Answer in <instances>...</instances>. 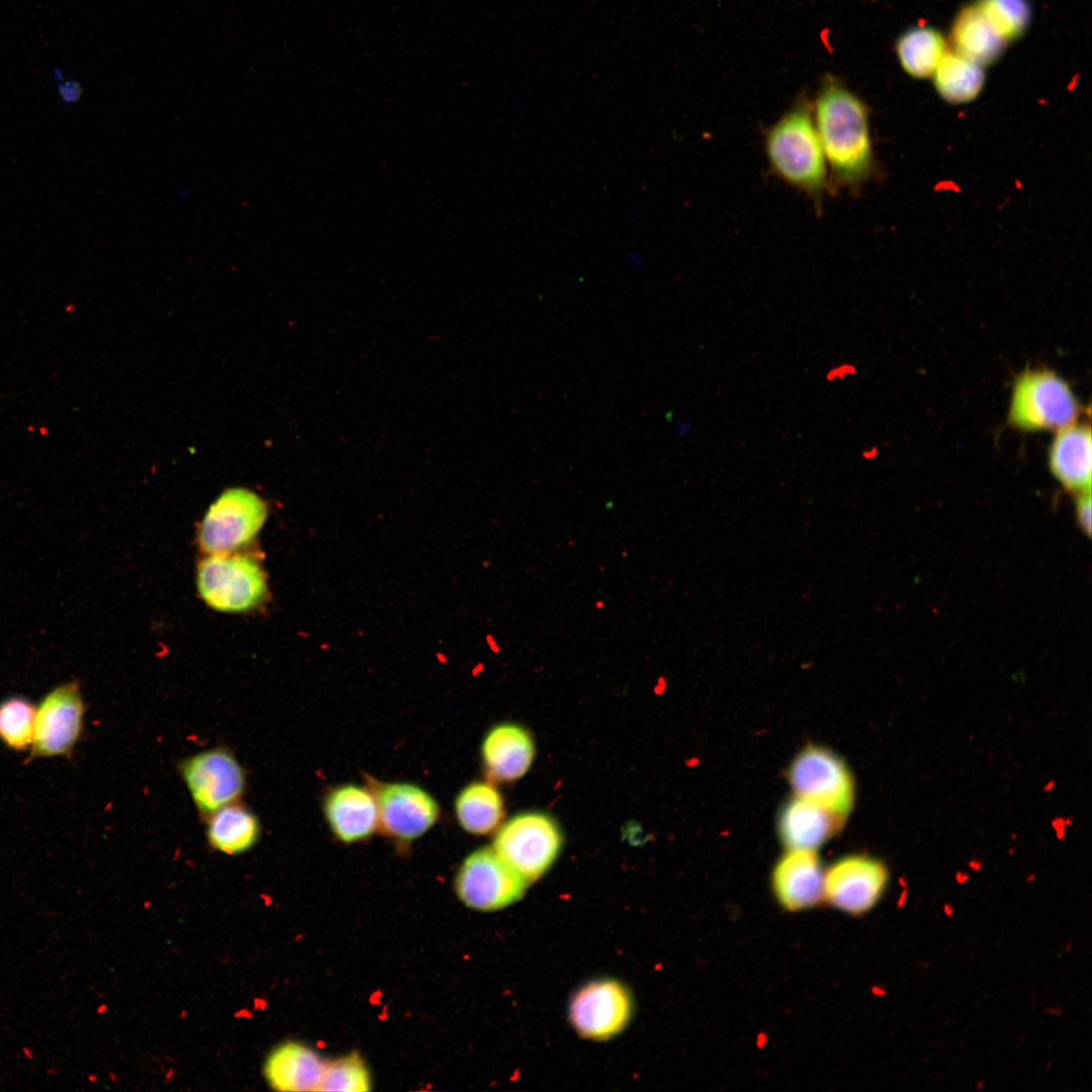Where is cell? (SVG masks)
Wrapping results in <instances>:
<instances>
[{"label": "cell", "mask_w": 1092, "mask_h": 1092, "mask_svg": "<svg viewBox=\"0 0 1092 1092\" xmlns=\"http://www.w3.org/2000/svg\"><path fill=\"white\" fill-rule=\"evenodd\" d=\"M267 516V504L260 495L247 488H229L205 513L199 545L208 555L235 552L256 537Z\"/></svg>", "instance_id": "7"}, {"label": "cell", "mask_w": 1092, "mask_h": 1092, "mask_svg": "<svg viewBox=\"0 0 1092 1092\" xmlns=\"http://www.w3.org/2000/svg\"><path fill=\"white\" fill-rule=\"evenodd\" d=\"M371 1089L370 1074L358 1054L326 1064L318 1091L364 1092Z\"/></svg>", "instance_id": "27"}, {"label": "cell", "mask_w": 1092, "mask_h": 1092, "mask_svg": "<svg viewBox=\"0 0 1092 1092\" xmlns=\"http://www.w3.org/2000/svg\"><path fill=\"white\" fill-rule=\"evenodd\" d=\"M378 824L389 836L412 840L428 831L436 822L439 808L423 789L411 784H386L375 795Z\"/></svg>", "instance_id": "13"}, {"label": "cell", "mask_w": 1092, "mask_h": 1092, "mask_svg": "<svg viewBox=\"0 0 1092 1092\" xmlns=\"http://www.w3.org/2000/svg\"><path fill=\"white\" fill-rule=\"evenodd\" d=\"M812 111L832 187L856 192L876 173L867 104L841 80L827 76Z\"/></svg>", "instance_id": "1"}, {"label": "cell", "mask_w": 1092, "mask_h": 1092, "mask_svg": "<svg viewBox=\"0 0 1092 1092\" xmlns=\"http://www.w3.org/2000/svg\"><path fill=\"white\" fill-rule=\"evenodd\" d=\"M951 40L956 53L982 67L995 62L1006 42L976 5L963 8L957 15Z\"/></svg>", "instance_id": "21"}, {"label": "cell", "mask_w": 1092, "mask_h": 1092, "mask_svg": "<svg viewBox=\"0 0 1092 1092\" xmlns=\"http://www.w3.org/2000/svg\"><path fill=\"white\" fill-rule=\"evenodd\" d=\"M56 83L58 95L65 108L72 107L81 101L84 95V88L78 79H63Z\"/></svg>", "instance_id": "28"}, {"label": "cell", "mask_w": 1092, "mask_h": 1092, "mask_svg": "<svg viewBox=\"0 0 1092 1092\" xmlns=\"http://www.w3.org/2000/svg\"><path fill=\"white\" fill-rule=\"evenodd\" d=\"M1052 474L1070 492L1091 491L1092 444L1088 424H1071L1059 430L1049 451Z\"/></svg>", "instance_id": "15"}, {"label": "cell", "mask_w": 1092, "mask_h": 1092, "mask_svg": "<svg viewBox=\"0 0 1092 1092\" xmlns=\"http://www.w3.org/2000/svg\"><path fill=\"white\" fill-rule=\"evenodd\" d=\"M36 707L24 697L13 696L0 703V741L13 750L31 746Z\"/></svg>", "instance_id": "25"}, {"label": "cell", "mask_w": 1092, "mask_h": 1092, "mask_svg": "<svg viewBox=\"0 0 1092 1092\" xmlns=\"http://www.w3.org/2000/svg\"><path fill=\"white\" fill-rule=\"evenodd\" d=\"M528 883L492 847L470 853L462 862L455 890L459 899L478 911H496L519 901Z\"/></svg>", "instance_id": "9"}, {"label": "cell", "mask_w": 1092, "mask_h": 1092, "mask_svg": "<svg viewBox=\"0 0 1092 1092\" xmlns=\"http://www.w3.org/2000/svg\"><path fill=\"white\" fill-rule=\"evenodd\" d=\"M326 1064L306 1045L288 1042L269 1055L265 1076L278 1091H318Z\"/></svg>", "instance_id": "19"}, {"label": "cell", "mask_w": 1092, "mask_h": 1092, "mask_svg": "<svg viewBox=\"0 0 1092 1092\" xmlns=\"http://www.w3.org/2000/svg\"><path fill=\"white\" fill-rule=\"evenodd\" d=\"M1079 414L1080 404L1072 388L1051 370H1026L1013 385L1008 422L1014 428L1060 430L1075 423Z\"/></svg>", "instance_id": "3"}, {"label": "cell", "mask_w": 1092, "mask_h": 1092, "mask_svg": "<svg viewBox=\"0 0 1092 1092\" xmlns=\"http://www.w3.org/2000/svg\"><path fill=\"white\" fill-rule=\"evenodd\" d=\"M932 76L938 94L954 104L974 100L985 82L983 67L956 52L944 54Z\"/></svg>", "instance_id": "23"}, {"label": "cell", "mask_w": 1092, "mask_h": 1092, "mask_svg": "<svg viewBox=\"0 0 1092 1092\" xmlns=\"http://www.w3.org/2000/svg\"><path fill=\"white\" fill-rule=\"evenodd\" d=\"M325 814L335 835L344 842L364 839L378 825L375 796L354 785L333 790L326 799Z\"/></svg>", "instance_id": "17"}, {"label": "cell", "mask_w": 1092, "mask_h": 1092, "mask_svg": "<svg viewBox=\"0 0 1092 1092\" xmlns=\"http://www.w3.org/2000/svg\"><path fill=\"white\" fill-rule=\"evenodd\" d=\"M676 431L679 437H686L690 431L688 423L677 422Z\"/></svg>", "instance_id": "31"}, {"label": "cell", "mask_w": 1092, "mask_h": 1092, "mask_svg": "<svg viewBox=\"0 0 1092 1092\" xmlns=\"http://www.w3.org/2000/svg\"><path fill=\"white\" fill-rule=\"evenodd\" d=\"M209 846L224 854H241L253 848L262 826L256 813L240 801L225 805L205 817Z\"/></svg>", "instance_id": "20"}, {"label": "cell", "mask_w": 1092, "mask_h": 1092, "mask_svg": "<svg viewBox=\"0 0 1092 1092\" xmlns=\"http://www.w3.org/2000/svg\"><path fill=\"white\" fill-rule=\"evenodd\" d=\"M769 170L817 205L832 190L826 158L814 122L812 104L799 98L763 133Z\"/></svg>", "instance_id": "2"}, {"label": "cell", "mask_w": 1092, "mask_h": 1092, "mask_svg": "<svg viewBox=\"0 0 1092 1092\" xmlns=\"http://www.w3.org/2000/svg\"><path fill=\"white\" fill-rule=\"evenodd\" d=\"M851 373H853L851 365L840 364L828 370L825 378L828 382H831L835 379L842 380L847 374Z\"/></svg>", "instance_id": "30"}, {"label": "cell", "mask_w": 1092, "mask_h": 1092, "mask_svg": "<svg viewBox=\"0 0 1092 1092\" xmlns=\"http://www.w3.org/2000/svg\"><path fill=\"white\" fill-rule=\"evenodd\" d=\"M84 714L83 697L76 682L51 690L36 707L31 756L54 757L72 752L81 736Z\"/></svg>", "instance_id": "11"}, {"label": "cell", "mask_w": 1092, "mask_h": 1092, "mask_svg": "<svg viewBox=\"0 0 1092 1092\" xmlns=\"http://www.w3.org/2000/svg\"><path fill=\"white\" fill-rule=\"evenodd\" d=\"M888 881L881 860L863 854L843 856L825 869L824 900L844 913L861 915L880 902Z\"/></svg>", "instance_id": "12"}, {"label": "cell", "mask_w": 1092, "mask_h": 1092, "mask_svg": "<svg viewBox=\"0 0 1092 1092\" xmlns=\"http://www.w3.org/2000/svg\"><path fill=\"white\" fill-rule=\"evenodd\" d=\"M481 751L487 775L495 781L510 782L520 779L530 768L534 743L523 727L500 724L487 733Z\"/></svg>", "instance_id": "18"}, {"label": "cell", "mask_w": 1092, "mask_h": 1092, "mask_svg": "<svg viewBox=\"0 0 1092 1092\" xmlns=\"http://www.w3.org/2000/svg\"><path fill=\"white\" fill-rule=\"evenodd\" d=\"M844 818L813 803L793 797L781 810L778 834L786 849H819L844 823Z\"/></svg>", "instance_id": "16"}, {"label": "cell", "mask_w": 1092, "mask_h": 1092, "mask_svg": "<svg viewBox=\"0 0 1092 1092\" xmlns=\"http://www.w3.org/2000/svg\"><path fill=\"white\" fill-rule=\"evenodd\" d=\"M197 589L205 604L223 613L248 612L267 598L266 573L253 557L211 554L197 568Z\"/></svg>", "instance_id": "4"}, {"label": "cell", "mask_w": 1092, "mask_h": 1092, "mask_svg": "<svg viewBox=\"0 0 1092 1092\" xmlns=\"http://www.w3.org/2000/svg\"><path fill=\"white\" fill-rule=\"evenodd\" d=\"M976 6L1005 41L1019 37L1031 16L1027 0H979Z\"/></svg>", "instance_id": "26"}, {"label": "cell", "mask_w": 1092, "mask_h": 1092, "mask_svg": "<svg viewBox=\"0 0 1092 1092\" xmlns=\"http://www.w3.org/2000/svg\"><path fill=\"white\" fill-rule=\"evenodd\" d=\"M824 873L816 850L786 849L771 873L780 905L793 912L818 905L824 900Z\"/></svg>", "instance_id": "14"}, {"label": "cell", "mask_w": 1092, "mask_h": 1092, "mask_svg": "<svg viewBox=\"0 0 1092 1092\" xmlns=\"http://www.w3.org/2000/svg\"><path fill=\"white\" fill-rule=\"evenodd\" d=\"M787 778L795 797L844 819L854 802V781L839 755L820 745H808L791 762Z\"/></svg>", "instance_id": "5"}, {"label": "cell", "mask_w": 1092, "mask_h": 1092, "mask_svg": "<svg viewBox=\"0 0 1092 1092\" xmlns=\"http://www.w3.org/2000/svg\"><path fill=\"white\" fill-rule=\"evenodd\" d=\"M896 50L904 71L915 78L932 76L947 52L942 34L926 26L915 27L903 33L898 39Z\"/></svg>", "instance_id": "24"}, {"label": "cell", "mask_w": 1092, "mask_h": 1092, "mask_svg": "<svg viewBox=\"0 0 1092 1092\" xmlns=\"http://www.w3.org/2000/svg\"><path fill=\"white\" fill-rule=\"evenodd\" d=\"M1076 520L1082 532L1091 536V491L1082 492L1076 499Z\"/></svg>", "instance_id": "29"}, {"label": "cell", "mask_w": 1092, "mask_h": 1092, "mask_svg": "<svg viewBox=\"0 0 1092 1092\" xmlns=\"http://www.w3.org/2000/svg\"><path fill=\"white\" fill-rule=\"evenodd\" d=\"M562 844L556 822L540 812L519 814L496 833L492 848L528 884L542 877Z\"/></svg>", "instance_id": "6"}, {"label": "cell", "mask_w": 1092, "mask_h": 1092, "mask_svg": "<svg viewBox=\"0 0 1092 1092\" xmlns=\"http://www.w3.org/2000/svg\"><path fill=\"white\" fill-rule=\"evenodd\" d=\"M630 990L615 979H599L580 987L572 996L568 1017L583 1038L608 1040L620 1034L633 1014Z\"/></svg>", "instance_id": "10"}, {"label": "cell", "mask_w": 1092, "mask_h": 1092, "mask_svg": "<svg viewBox=\"0 0 1092 1092\" xmlns=\"http://www.w3.org/2000/svg\"><path fill=\"white\" fill-rule=\"evenodd\" d=\"M179 774L202 817L240 801L247 775L236 755L225 747H213L187 756Z\"/></svg>", "instance_id": "8"}, {"label": "cell", "mask_w": 1092, "mask_h": 1092, "mask_svg": "<svg viewBox=\"0 0 1092 1092\" xmlns=\"http://www.w3.org/2000/svg\"><path fill=\"white\" fill-rule=\"evenodd\" d=\"M459 824L472 834H487L500 822L504 815L503 799L490 784L477 782L464 788L455 801Z\"/></svg>", "instance_id": "22"}]
</instances>
